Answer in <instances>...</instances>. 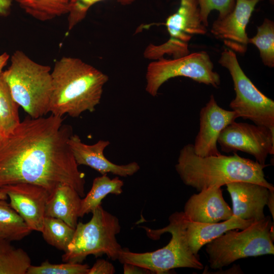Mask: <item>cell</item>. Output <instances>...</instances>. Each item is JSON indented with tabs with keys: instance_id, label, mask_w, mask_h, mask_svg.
Masks as SVG:
<instances>
[{
	"instance_id": "obj_1",
	"label": "cell",
	"mask_w": 274,
	"mask_h": 274,
	"mask_svg": "<svg viewBox=\"0 0 274 274\" xmlns=\"http://www.w3.org/2000/svg\"><path fill=\"white\" fill-rule=\"evenodd\" d=\"M73 134L61 116L26 117L10 132L0 135V188L26 183L50 195L61 184L85 195V176L79 170L68 141Z\"/></svg>"
},
{
	"instance_id": "obj_2",
	"label": "cell",
	"mask_w": 274,
	"mask_h": 274,
	"mask_svg": "<svg viewBox=\"0 0 274 274\" xmlns=\"http://www.w3.org/2000/svg\"><path fill=\"white\" fill-rule=\"evenodd\" d=\"M52 88L49 112L78 117L93 112L100 103L107 75L81 59L63 57L51 71Z\"/></svg>"
},
{
	"instance_id": "obj_3",
	"label": "cell",
	"mask_w": 274,
	"mask_h": 274,
	"mask_svg": "<svg viewBox=\"0 0 274 274\" xmlns=\"http://www.w3.org/2000/svg\"><path fill=\"white\" fill-rule=\"evenodd\" d=\"M267 165L236 153L201 157L195 153L193 145L188 144L180 150L175 168L183 183L198 191L237 181L256 183L274 190L265 178L263 169Z\"/></svg>"
},
{
	"instance_id": "obj_4",
	"label": "cell",
	"mask_w": 274,
	"mask_h": 274,
	"mask_svg": "<svg viewBox=\"0 0 274 274\" xmlns=\"http://www.w3.org/2000/svg\"><path fill=\"white\" fill-rule=\"evenodd\" d=\"M169 224L161 229L145 228L147 235L157 239L162 234L170 233L172 238L164 247L152 252L134 253L123 249L118 260L122 263H128L149 270L152 273L162 274L177 268H191L201 270L203 268L198 256L190 250L185 236L187 218L183 212H176L169 217Z\"/></svg>"
},
{
	"instance_id": "obj_5",
	"label": "cell",
	"mask_w": 274,
	"mask_h": 274,
	"mask_svg": "<svg viewBox=\"0 0 274 274\" xmlns=\"http://www.w3.org/2000/svg\"><path fill=\"white\" fill-rule=\"evenodd\" d=\"M10 67L1 74L16 102L33 118L50 110L52 88L50 66L39 64L21 51H16Z\"/></svg>"
},
{
	"instance_id": "obj_6",
	"label": "cell",
	"mask_w": 274,
	"mask_h": 274,
	"mask_svg": "<svg viewBox=\"0 0 274 274\" xmlns=\"http://www.w3.org/2000/svg\"><path fill=\"white\" fill-rule=\"evenodd\" d=\"M237 230H228L206 244L211 268L221 269L243 258L273 255V223L270 217Z\"/></svg>"
},
{
	"instance_id": "obj_7",
	"label": "cell",
	"mask_w": 274,
	"mask_h": 274,
	"mask_svg": "<svg viewBox=\"0 0 274 274\" xmlns=\"http://www.w3.org/2000/svg\"><path fill=\"white\" fill-rule=\"evenodd\" d=\"M92 214L89 222L77 223L73 239L62 255L64 262L81 263L90 255L106 254L113 260H118L123 249L116 237L121 228L118 218L101 205Z\"/></svg>"
},
{
	"instance_id": "obj_8",
	"label": "cell",
	"mask_w": 274,
	"mask_h": 274,
	"mask_svg": "<svg viewBox=\"0 0 274 274\" xmlns=\"http://www.w3.org/2000/svg\"><path fill=\"white\" fill-rule=\"evenodd\" d=\"M219 63L228 70L233 82L235 96L229 104L231 110L238 118L274 130V101L258 90L245 74L234 52L225 48Z\"/></svg>"
},
{
	"instance_id": "obj_9",
	"label": "cell",
	"mask_w": 274,
	"mask_h": 274,
	"mask_svg": "<svg viewBox=\"0 0 274 274\" xmlns=\"http://www.w3.org/2000/svg\"><path fill=\"white\" fill-rule=\"evenodd\" d=\"M213 68V62L205 51L189 53L174 59L160 58L151 62L147 67L146 91L155 96L164 83L177 77H187L217 88L220 84V78Z\"/></svg>"
},
{
	"instance_id": "obj_10",
	"label": "cell",
	"mask_w": 274,
	"mask_h": 274,
	"mask_svg": "<svg viewBox=\"0 0 274 274\" xmlns=\"http://www.w3.org/2000/svg\"><path fill=\"white\" fill-rule=\"evenodd\" d=\"M165 25L169 39L161 45H148L144 53L145 58L157 60L165 54L174 58L187 55L188 43L192 37L204 35L207 30L201 19L197 0H180L178 10L167 17Z\"/></svg>"
},
{
	"instance_id": "obj_11",
	"label": "cell",
	"mask_w": 274,
	"mask_h": 274,
	"mask_svg": "<svg viewBox=\"0 0 274 274\" xmlns=\"http://www.w3.org/2000/svg\"><path fill=\"white\" fill-rule=\"evenodd\" d=\"M218 143L223 152H244L253 156L259 163L265 165L268 155L274 154V130L234 121L221 131Z\"/></svg>"
},
{
	"instance_id": "obj_12",
	"label": "cell",
	"mask_w": 274,
	"mask_h": 274,
	"mask_svg": "<svg viewBox=\"0 0 274 274\" xmlns=\"http://www.w3.org/2000/svg\"><path fill=\"white\" fill-rule=\"evenodd\" d=\"M10 199V205L32 230L41 232L50 196L44 187L30 183H20L0 188Z\"/></svg>"
},
{
	"instance_id": "obj_13",
	"label": "cell",
	"mask_w": 274,
	"mask_h": 274,
	"mask_svg": "<svg viewBox=\"0 0 274 274\" xmlns=\"http://www.w3.org/2000/svg\"><path fill=\"white\" fill-rule=\"evenodd\" d=\"M237 118L234 111L220 107L211 95L199 113V129L192 144L195 153L201 157L220 154L217 147L219 136Z\"/></svg>"
},
{
	"instance_id": "obj_14",
	"label": "cell",
	"mask_w": 274,
	"mask_h": 274,
	"mask_svg": "<svg viewBox=\"0 0 274 274\" xmlns=\"http://www.w3.org/2000/svg\"><path fill=\"white\" fill-rule=\"evenodd\" d=\"M262 0H236L233 10L215 21L211 29L217 39L234 52L244 54L249 44L246 27L256 5Z\"/></svg>"
},
{
	"instance_id": "obj_15",
	"label": "cell",
	"mask_w": 274,
	"mask_h": 274,
	"mask_svg": "<svg viewBox=\"0 0 274 274\" xmlns=\"http://www.w3.org/2000/svg\"><path fill=\"white\" fill-rule=\"evenodd\" d=\"M68 143L78 165L89 166L101 175L111 173L121 177L131 176L140 168L139 164L135 161L118 165L108 160L104 151L110 144L109 141L99 140L93 145H87L83 143L78 135L73 134Z\"/></svg>"
},
{
	"instance_id": "obj_16",
	"label": "cell",
	"mask_w": 274,
	"mask_h": 274,
	"mask_svg": "<svg viewBox=\"0 0 274 274\" xmlns=\"http://www.w3.org/2000/svg\"><path fill=\"white\" fill-rule=\"evenodd\" d=\"M226 186L232 202V216L256 221L265 217L264 209L271 190L262 185L246 181L233 182Z\"/></svg>"
},
{
	"instance_id": "obj_17",
	"label": "cell",
	"mask_w": 274,
	"mask_h": 274,
	"mask_svg": "<svg viewBox=\"0 0 274 274\" xmlns=\"http://www.w3.org/2000/svg\"><path fill=\"white\" fill-rule=\"evenodd\" d=\"M183 213L189 221L205 223L225 221L233 215L218 186L210 187L191 196L185 203Z\"/></svg>"
},
{
	"instance_id": "obj_18",
	"label": "cell",
	"mask_w": 274,
	"mask_h": 274,
	"mask_svg": "<svg viewBox=\"0 0 274 274\" xmlns=\"http://www.w3.org/2000/svg\"><path fill=\"white\" fill-rule=\"evenodd\" d=\"M255 221L234 216L227 220L213 223L195 222L187 219L185 228L186 239L191 252L198 256V253L201 247L210 241L228 230L244 229Z\"/></svg>"
},
{
	"instance_id": "obj_19",
	"label": "cell",
	"mask_w": 274,
	"mask_h": 274,
	"mask_svg": "<svg viewBox=\"0 0 274 274\" xmlns=\"http://www.w3.org/2000/svg\"><path fill=\"white\" fill-rule=\"evenodd\" d=\"M81 202V196L74 188L67 184L60 185L48 198L45 216L59 219L75 229Z\"/></svg>"
},
{
	"instance_id": "obj_20",
	"label": "cell",
	"mask_w": 274,
	"mask_h": 274,
	"mask_svg": "<svg viewBox=\"0 0 274 274\" xmlns=\"http://www.w3.org/2000/svg\"><path fill=\"white\" fill-rule=\"evenodd\" d=\"M123 185V181L118 177L111 179L107 175H101L95 178L91 189L86 196L81 199L79 217L92 213L101 205L102 200L109 194H121Z\"/></svg>"
},
{
	"instance_id": "obj_21",
	"label": "cell",
	"mask_w": 274,
	"mask_h": 274,
	"mask_svg": "<svg viewBox=\"0 0 274 274\" xmlns=\"http://www.w3.org/2000/svg\"><path fill=\"white\" fill-rule=\"evenodd\" d=\"M32 231L6 200H0L1 238L9 242L18 241Z\"/></svg>"
},
{
	"instance_id": "obj_22",
	"label": "cell",
	"mask_w": 274,
	"mask_h": 274,
	"mask_svg": "<svg viewBox=\"0 0 274 274\" xmlns=\"http://www.w3.org/2000/svg\"><path fill=\"white\" fill-rule=\"evenodd\" d=\"M20 7L34 18L52 20L68 13L71 0H15Z\"/></svg>"
},
{
	"instance_id": "obj_23",
	"label": "cell",
	"mask_w": 274,
	"mask_h": 274,
	"mask_svg": "<svg viewBox=\"0 0 274 274\" xmlns=\"http://www.w3.org/2000/svg\"><path fill=\"white\" fill-rule=\"evenodd\" d=\"M75 229L63 221L46 216L42 230L44 240L49 245L65 252L74 235Z\"/></svg>"
},
{
	"instance_id": "obj_24",
	"label": "cell",
	"mask_w": 274,
	"mask_h": 274,
	"mask_svg": "<svg viewBox=\"0 0 274 274\" xmlns=\"http://www.w3.org/2000/svg\"><path fill=\"white\" fill-rule=\"evenodd\" d=\"M19 106L14 100L10 88L0 75V129L4 134L11 132L20 122Z\"/></svg>"
},
{
	"instance_id": "obj_25",
	"label": "cell",
	"mask_w": 274,
	"mask_h": 274,
	"mask_svg": "<svg viewBox=\"0 0 274 274\" xmlns=\"http://www.w3.org/2000/svg\"><path fill=\"white\" fill-rule=\"evenodd\" d=\"M249 43L256 46L259 50L263 64L269 67L274 66V23L265 18L262 24L257 27L256 35L249 38Z\"/></svg>"
},
{
	"instance_id": "obj_26",
	"label": "cell",
	"mask_w": 274,
	"mask_h": 274,
	"mask_svg": "<svg viewBox=\"0 0 274 274\" xmlns=\"http://www.w3.org/2000/svg\"><path fill=\"white\" fill-rule=\"evenodd\" d=\"M28 254L11 246L0 255V274H26L31 265Z\"/></svg>"
},
{
	"instance_id": "obj_27",
	"label": "cell",
	"mask_w": 274,
	"mask_h": 274,
	"mask_svg": "<svg viewBox=\"0 0 274 274\" xmlns=\"http://www.w3.org/2000/svg\"><path fill=\"white\" fill-rule=\"evenodd\" d=\"M89 268L87 264L69 262L54 264L47 260L39 266L31 265L26 274H87Z\"/></svg>"
},
{
	"instance_id": "obj_28",
	"label": "cell",
	"mask_w": 274,
	"mask_h": 274,
	"mask_svg": "<svg viewBox=\"0 0 274 274\" xmlns=\"http://www.w3.org/2000/svg\"><path fill=\"white\" fill-rule=\"evenodd\" d=\"M197 2L202 23L208 27V16L212 11H218V18H222L233 10L235 0H197Z\"/></svg>"
},
{
	"instance_id": "obj_29",
	"label": "cell",
	"mask_w": 274,
	"mask_h": 274,
	"mask_svg": "<svg viewBox=\"0 0 274 274\" xmlns=\"http://www.w3.org/2000/svg\"><path fill=\"white\" fill-rule=\"evenodd\" d=\"M102 0H71L68 13V29H72L85 17L89 9L94 4ZM123 4H129L133 0H118Z\"/></svg>"
},
{
	"instance_id": "obj_30",
	"label": "cell",
	"mask_w": 274,
	"mask_h": 274,
	"mask_svg": "<svg viewBox=\"0 0 274 274\" xmlns=\"http://www.w3.org/2000/svg\"><path fill=\"white\" fill-rule=\"evenodd\" d=\"M115 272L114 265L104 259H98L92 267L89 268L87 274H113Z\"/></svg>"
},
{
	"instance_id": "obj_31",
	"label": "cell",
	"mask_w": 274,
	"mask_h": 274,
	"mask_svg": "<svg viewBox=\"0 0 274 274\" xmlns=\"http://www.w3.org/2000/svg\"><path fill=\"white\" fill-rule=\"evenodd\" d=\"M123 273L124 274L152 273L151 272L147 269L128 263H123Z\"/></svg>"
},
{
	"instance_id": "obj_32",
	"label": "cell",
	"mask_w": 274,
	"mask_h": 274,
	"mask_svg": "<svg viewBox=\"0 0 274 274\" xmlns=\"http://www.w3.org/2000/svg\"><path fill=\"white\" fill-rule=\"evenodd\" d=\"M12 0H0V15H6L11 6Z\"/></svg>"
},
{
	"instance_id": "obj_33",
	"label": "cell",
	"mask_w": 274,
	"mask_h": 274,
	"mask_svg": "<svg viewBox=\"0 0 274 274\" xmlns=\"http://www.w3.org/2000/svg\"><path fill=\"white\" fill-rule=\"evenodd\" d=\"M266 206H268V208L271 213V214L272 215V219H273L274 218V190L270 191Z\"/></svg>"
},
{
	"instance_id": "obj_34",
	"label": "cell",
	"mask_w": 274,
	"mask_h": 274,
	"mask_svg": "<svg viewBox=\"0 0 274 274\" xmlns=\"http://www.w3.org/2000/svg\"><path fill=\"white\" fill-rule=\"evenodd\" d=\"M9 58V55L6 52L0 55V75L3 72V68L6 65Z\"/></svg>"
},
{
	"instance_id": "obj_35",
	"label": "cell",
	"mask_w": 274,
	"mask_h": 274,
	"mask_svg": "<svg viewBox=\"0 0 274 274\" xmlns=\"http://www.w3.org/2000/svg\"><path fill=\"white\" fill-rule=\"evenodd\" d=\"M11 246L10 242L0 238V255Z\"/></svg>"
},
{
	"instance_id": "obj_36",
	"label": "cell",
	"mask_w": 274,
	"mask_h": 274,
	"mask_svg": "<svg viewBox=\"0 0 274 274\" xmlns=\"http://www.w3.org/2000/svg\"><path fill=\"white\" fill-rule=\"evenodd\" d=\"M7 195L0 189V200H7Z\"/></svg>"
},
{
	"instance_id": "obj_37",
	"label": "cell",
	"mask_w": 274,
	"mask_h": 274,
	"mask_svg": "<svg viewBox=\"0 0 274 274\" xmlns=\"http://www.w3.org/2000/svg\"><path fill=\"white\" fill-rule=\"evenodd\" d=\"M2 134H4L3 133L2 131L0 129V135H2Z\"/></svg>"
}]
</instances>
